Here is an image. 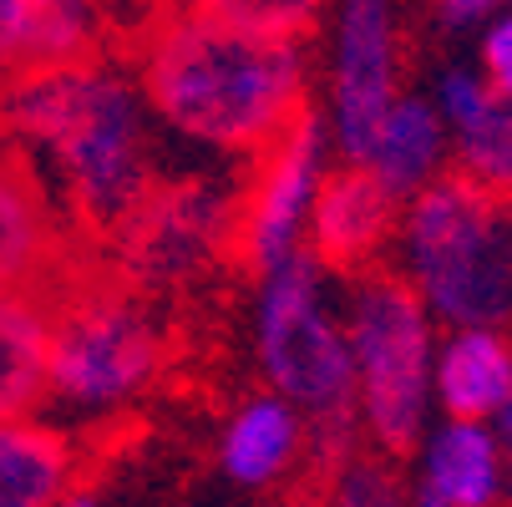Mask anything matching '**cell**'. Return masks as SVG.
I'll return each mask as SVG.
<instances>
[{"label":"cell","mask_w":512,"mask_h":507,"mask_svg":"<svg viewBox=\"0 0 512 507\" xmlns=\"http://www.w3.org/2000/svg\"><path fill=\"white\" fill-rule=\"evenodd\" d=\"M0 132L36 153L92 229H127L153 193L148 92L92 56L0 82Z\"/></svg>","instance_id":"6da1fadb"},{"label":"cell","mask_w":512,"mask_h":507,"mask_svg":"<svg viewBox=\"0 0 512 507\" xmlns=\"http://www.w3.org/2000/svg\"><path fill=\"white\" fill-rule=\"evenodd\" d=\"M142 92L168 127L203 148L264 153L305 107V56L295 36L249 31L188 6L153 31Z\"/></svg>","instance_id":"7a4b0ae2"},{"label":"cell","mask_w":512,"mask_h":507,"mask_svg":"<svg viewBox=\"0 0 512 507\" xmlns=\"http://www.w3.org/2000/svg\"><path fill=\"white\" fill-rule=\"evenodd\" d=\"M401 264L431 320H512V198L477 178H431L401 213Z\"/></svg>","instance_id":"3957f363"},{"label":"cell","mask_w":512,"mask_h":507,"mask_svg":"<svg viewBox=\"0 0 512 507\" xmlns=\"http://www.w3.org/2000/svg\"><path fill=\"white\" fill-rule=\"evenodd\" d=\"M259 274L264 279L254 305V350H259L264 381L315 426L325 447L350 442L355 371H350L345 320L330 300L325 264L295 249Z\"/></svg>","instance_id":"277c9868"},{"label":"cell","mask_w":512,"mask_h":507,"mask_svg":"<svg viewBox=\"0 0 512 507\" xmlns=\"http://www.w3.org/2000/svg\"><path fill=\"white\" fill-rule=\"evenodd\" d=\"M345 340L360 421L386 452H406L431 406V310L406 279L365 274L345 300Z\"/></svg>","instance_id":"5b68a950"},{"label":"cell","mask_w":512,"mask_h":507,"mask_svg":"<svg viewBox=\"0 0 512 507\" xmlns=\"http://www.w3.org/2000/svg\"><path fill=\"white\" fill-rule=\"evenodd\" d=\"M163 345L153 325L127 300L87 295L66 300L56 295L51 315V355H46V401L71 416H112L127 401L148 391L158 376Z\"/></svg>","instance_id":"8992f818"},{"label":"cell","mask_w":512,"mask_h":507,"mask_svg":"<svg viewBox=\"0 0 512 507\" xmlns=\"http://www.w3.org/2000/svg\"><path fill=\"white\" fill-rule=\"evenodd\" d=\"M396 102V16L391 0H340L330 51V132L345 163H360L381 112Z\"/></svg>","instance_id":"52a82bcc"},{"label":"cell","mask_w":512,"mask_h":507,"mask_svg":"<svg viewBox=\"0 0 512 507\" xmlns=\"http://www.w3.org/2000/svg\"><path fill=\"white\" fill-rule=\"evenodd\" d=\"M264 153H269V163L249 193L244 224H239V244L254 269H269L284 254H295L310 229V208H315V193L325 178V122L310 107H300L295 122Z\"/></svg>","instance_id":"ba28073f"},{"label":"cell","mask_w":512,"mask_h":507,"mask_svg":"<svg viewBox=\"0 0 512 507\" xmlns=\"http://www.w3.org/2000/svg\"><path fill=\"white\" fill-rule=\"evenodd\" d=\"M137 269L153 279H183L203 269L218 244L229 239V193L218 188H173V193H148L142 208L127 219Z\"/></svg>","instance_id":"9c48e42d"},{"label":"cell","mask_w":512,"mask_h":507,"mask_svg":"<svg viewBox=\"0 0 512 507\" xmlns=\"http://www.w3.org/2000/svg\"><path fill=\"white\" fill-rule=\"evenodd\" d=\"M396 224V193L360 163H345V173H325L315 208H310V244L315 259L330 269L365 264Z\"/></svg>","instance_id":"30bf717a"},{"label":"cell","mask_w":512,"mask_h":507,"mask_svg":"<svg viewBox=\"0 0 512 507\" xmlns=\"http://www.w3.org/2000/svg\"><path fill=\"white\" fill-rule=\"evenodd\" d=\"M507 467H502V442L487 421L452 416L431 442L416 467L411 497L426 507H487L502 497Z\"/></svg>","instance_id":"8fae6325"},{"label":"cell","mask_w":512,"mask_h":507,"mask_svg":"<svg viewBox=\"0 0 512 507\" xmlns=\"http://www.w3.org/2000/svg\"><path fill=\"white\" fill-rule=\"evenodd\" d=\"M51 279L0 284V421L36 416L46 401V355H51Z\"/></svg>","instance_id":"7c38bea8"},{"label":"cell","mask_w":512,"mask_h":507,"mask_svg":"<svg viewBox=\"0 0 512 507\" xmlns=\"http://www.w3.org/2000/svg\"><path fill=\"white\" fill-rule=\"evenodd\" d=\"M102 36L97 0H0V82L31 66L92 56Z\"/></svg>","instance_id":"4fadbf2b"},{"label":"cell","mask_w":512,"mask_h":507,"mask_svg":"<svg viewBox=\"0 0 512 507\" xmlns=\"http://www.w3.org/2000/svg\"><path fill=\"white\" fill-rule=\"evenodd\" d=\"M431 391L447 416L492 421L512 391V345L497 335V325H457L431 360Z\"/></svg>","instance_id":"5bb4252c"},{"label":"cell","mask_w":512,"mask_h":507,"mask_svg":"<svg viewBox=\"0 0 512 507\" xmlns=\"http://www.w3.org/2000/svg\"><path fill=\"white\" fill-rule=\"evenodd\" d=\"M447 158V122L431 102L421 97H401L381 112L371 142L360 153V168H371L396 198H411L421 183H431L442 173Z\"/></svg>","instance_id":"9a60e30c"},{"label":"cell","mask_w":512,"mask_h":507,"mask_svg":"<svg viewBox=\"0 0 512 507\" xmlns=\"http://www.w3.org/2000/svg\"><path fill=\"white\" fill-rule=\"evenodd\" d=\"M305 447V421L284 396H254L224 431V447H218V467L234 487L264 492L274 487L289 467L300 462Z\"/></svg>","instance_id":"2e32d148"},{"label":"cell","mask_w":512,"mask_h":507,"mask_svg":"<svg viewBox=\"0 0 512 507\" xmlns=\"http://www.w3.org/2000/svg\"><path fill=\"white\" fill-rule=\"evenodd\" d=\"M56 269V224L51 208L21 158L0 153V284L51 279Z\"/></svg>","instance_id":"e0dca14e"},{"label":"cell","mask_w":512,"mask_h":507,"mask_svg":"<svg viewBox=\"0 0 512 507\" xmlns=\"http://www.w3.org/2000/svg\"><path fill=\"white\" fill-rule=\"evenodd\" d=\"M71 492V447L31 416L0 421V507H51Z\"/></svg>","instance_id":"ac0fdd59"},{"label":"cell","mask_w":512,"mask_h":507,"mask_svg":"<svg viewBox=\"0 0 512 507\" xmlns=\"http://www.w3.org/2000/svg\"><path fill=\"white\" fill-rule=\"evenodd\" d=\"M452 137H457V153L467 163V178L512 198V97L492 87V102Z\"/></svg>","instance_id":"d6986e66"},{"label":"cell","mask_w":512,"mask_h":507,"mask_svg":"<svg viewBox=\"0 0 512 507\" xmlns=\"http://www.w3.org/2000/svg\"><path fill=\"white\" fill-rule=\"evenodd\" d=\"M188 6L218 16V21H234L249 31H269V36H300L315 26L325 0H188Z\"/></svg>","instance_id":"ffe728a7"},{"label":"cell","mask_w":512,"mask_h":507,"mask_svg":"<svg viewBox=\"0 0 512 507\" xmlns=\"http://www.w3.org/2000/svg\"><path fill=\"white\" fill-rule=\"evenodd\" d=\"M482 66H487V82L497 92L512 97V11H502L482 41Z\"/></svg>","instance_id":"44dd1931"},{"label":"cell","mask_w":512,"mask_h":507,"mask_svg":"<svg viewBox=\"0 0 512 507\" xmlns=\"http://www.w3.org/2000/svg\"><path fill=\"white\" fill-rule=\"evenodd\" d=\"M340 497H345V502H391L396 487H391V477L376 472V467H350V472H340Z\"/></svg>","instance_id":"7402d4cb"},{"label":"cell","mask_w":512,"mask_h":507,"mask_svg":"<svg viewBox=\"0 0 512 507\" xmlns=\"http://www.w3.org/2000/svg\"><path fill=\"white\" fill-rule=\"evenodd\" d=\"M502 6H512V0H442V21L447 26H472V21L502 11Z\"/></svg>","instance_id":"603a6c76"},{"label":"cell","mask_w":512,"mask_h":507,"mask_svg":"<svg viewBox=\"0 0 512 507\" xmlns=\"http://www.w3.org/2000/svg\"><path fill=\"white\" fill-rule=\"evenodd\" d=\"M492 421H497V442H502V452L512 457V391H507V401L497 406V416H492Z\"/></svg>","instance_id":"cb8c5ba5"}]
</instances>
